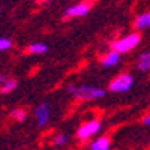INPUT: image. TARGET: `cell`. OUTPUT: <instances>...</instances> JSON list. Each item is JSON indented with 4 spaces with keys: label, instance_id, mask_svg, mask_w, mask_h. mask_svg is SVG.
Here are the masks:
<instances>
[{
    "label": "cell",
    "instance_id": "2",
    "mask_svg": "<svg viewBox=\"0 0 150 150\" xmlns=\"http://www.w3.org/2000/svg\"><path fill=\"white\" fill-rule=\"evenodd\" d=\"M72 95H75V98H78V99H83V101H90V99L104 98L105 90L98 89V87H90V86H80L75 89V92Z\"/></svg>",
    "mask_w": 150,
    "mask_h": 150
},
{
    "label": "cell",
    "instance_id": "15",
    "mask_svg": "<svg viewBox=\"0 0 150 150\" xmlns=\"http://www.w3.org/2000/svg\"><path fill=\"white\" fill-rule=\"evenodd\" d=\"M66 141H68L66 135H57L54 138V146H63Z\"/></svg>",
    "mask_w": 150,
    "mask_h": 150
},
{
    "label": "cell",
    "instance_id": "11",
    "mask_svg": "<svg viewBox=\"0 0 150 150\" xmlns=\"http://www.w3.org/2000/svg\"><path fill=\"white\" fill-rule=\"evenodd\" d=\"M48 51V47L45 44H32L29 47V53L32 54H44Z\"/></svg>",
    "mask_w": 150,
    "mask_h": 150
},
{
    "label": "cell",
    "instance_id": "14",
    "mask_svg": "<svg viewBox=\"0 0 150 150\" xmlns=\"http://www.w3.org/2000/svg\"><path fill=\"white\" fill-rule=\"evenodd\" d=\"M11 47H12L11 39H6V38H2V39H0V50H2V51H6V50H9Z\"/></svg>",
    "mask_w": 150,
    "mask_h": 150
},
{
    "label": "cell",
    "instance_id": "5",
    "mask_svg": "<svg viewBox=\"0 0 150 150\" xmlns=\"http://www.w3.org/2000/svg\"><path fill=\"white\" fill-rule=\"evenodd\" d=\"M90 5H92L90 0H87V2H81V3H78V5H74V6H71L69 9H66L65 17H84V15L89 14Z\"/></svg>",
    "mask_w": 150,
    "mask_h": 150
},
{
    "label": "cell",
    "instance_id": "9",
    "mask_svg": "<svg viewBox=\"0 0 150 150\" xmlns=\"http://www.w3.org/2000/svg\"><path fill=\"white\" fill-rule=\"evenodd\" d=\"M90 149L92 150H108L110 149V140L107 137H101V138L95 140L90 144Z\"/></svg>",
    "mask_w": 150,
    "mask_h": 150
},
{
    "label": "cell",
    "instance_id": "1",
    "mask_svg": "<svg viewBox=\"0 0 150 150\" xmlns=\"http://www.w3.org/2000/svg\"><path fill=\"white\" fill-rule=\"evenodd\" d=\"M141 42V36L138 33H131L128 36L122 38V39L112 42V50L119 51L120 54H125V53H129L131 50H134L135 47H138V44Z\"/></svg>",
    "mask_w": 150,
    "mask_h": 150
},
{
    "label": "cell",
    "instance_id": "7",
    "mask_svg": "<svg viewBox=\"0 0 150 150\" xmlns=\"http://www.w3.org/2000/svg\"><path fill=\"white\" fill-rule=\"evenodd\" d=\"M119 62H120V53L116 51V50H112L111 53H108V54L101 60V63H102V66H105V68H112V66H116Z\"/></svg>",
    "mask_w": 150,
    "mask_h": 150
},
{
    "label": "cell",
    "instance_id": "10",
    "mask_svg": "<svg viewBox=\"0 0 150 150\" xmlns=\"http://www.w3.org/2000/svg\"><path fill=\"white\" fill-rule=\"evenodd\" d=\"M138 69L140 71H149L150 69V51L147 53H143L140 56V60H138Z\"/></svg>",
    "mask_w": 150,
    "mask_h": 150
},
{
    "label": "cell",
    "instance_id": "12",
    "mask_svg": "<svg viewBox=\"0 0 150 150\" xmlns=\"http://www.w3.org/2000/svg\"><path fill=\"white\" fill-rule=\"evenodd\" d=\"M17 87V81L15 80H8L3 83L2 86V93H8V92H12Z\"/></svg>",
    "mask_w": 150,
    "mask_h": 150
},
{
    "label": "cell",
    "instance_id": "4",
    "mask_svg": "<svg viewBox=\"0 0 150 150\" xmlns=\"http://www.w3.org/2000/svg\"><path fill=\"white\" fill-rule=\"evenodd\" d=\"M99 129H101V123L98 120L86 122L84 125H81L78 128L77 137H78V140H87V138H90L92 135H95L96 132H99Z\"/></svg>",
    "mask_w": 150,
    "mask_h": 150
},
{
    "label": "cell",
    "instance_id": "3",
    "mask_svg": "<svg viewBox=\"0 0 150 150\" xmlns=\"http://www.w3.org/2000/svg\"><path fill=\"white\" fill-rule=\"evenodd\" d=\"M134 84V78L132 75L129 74H122L119 75L117 78H114L110 84V90L111 92H117V93H122V92H128Z\"/></svg>",
    "mask_w": 150,
    "mask_h": 150
},
{
    "label": "cell",
    "instance_id": "8",
    "mask_svg": "<svg viewBox=\"0 0 150 150\" xmlns=\"http://www.w3.org/2000/svg\"><path fill=\"white\" fill-rule=\"evenodd\" d=\"M135 27L138 30H144L150 27V12H144L135 20Z\"/></svg>",
    "mask_w": 150,
    "mask_h": 150
},
{
    "label": "cell",
    "instance_id": "16",
    "mask_svg": "<svg viewBox=\"0 0 150 150\" xmlns=\"http://www.w3.org/2000/svg\"><path fill=\"white\" fill-rule=\"evenodd\" d=\"M143 125H146V126H150V114L143 119Z\"/></svg>",
    "mask_w": 150,
    "mask_h": 150
},
{
    "label": "cell",
    "instance_id": "13",
    "mask_svg": "<svg viewBox=\"0 0 150 150\" xmlns=\"http://www.w3.org/2000/svg\"><path fill=\"white\" fill-rule=\"evenodd\" d=\"M11 117L15 119V120L23 122L24 119H26V111H23V110H12L11 111Z\"/></svg>",
    "mask_w": 150,
    "mask_h": 150
},
{
    "label": "cell",
    "instance_id": "17",
    "mask_svg": "<svg viewBox=\"0 0 150 150\" xmlns=\"http://www.w3.org/2000/svg\"><path fill=\"white\" fill-rule=\"evenodd\" d=\"M0 81H2V83H5V81H6V78H5V75H2V77H0Z\"/></svg>",
    "mask_w": 150,
    "mask_h": 150
},
{
    "label": "cell",
    "instance_id": "6",
    "mask_svg": "<svg viewBox=\"0 0 150 150\" xmlns=\"http://www.w3.org/2000/svg\"><path fill=\"white\" fill-rule=\"evenodd\" d=\"M36 119H38V126L44 128L47 122H48V117H50V107L47 104H42L36 108Z\"/></svg>",
    "mask_w": 150,
    "mask_h": 150
}]
</instances>
